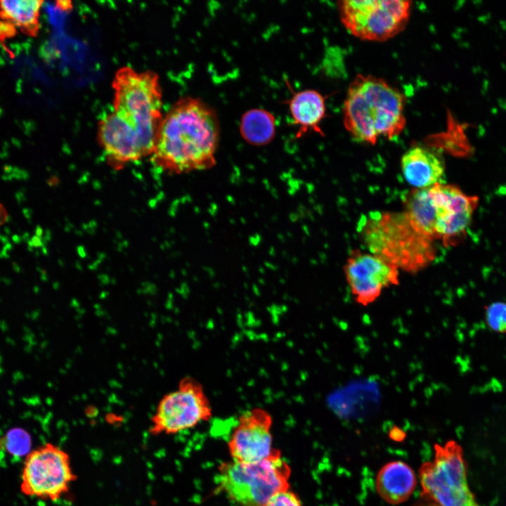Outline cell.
Masks as SVG:
<instances>
[{"label": "cell", "instance_id": "1", "mask_svg": "<svg viewBox=\"0 0 506 506\" xmlns=\"http://www.w3.org/2000/svg\"><path fill=\"white\" fill-rule=\"evenodd\" d=\"M220 124L214 109L198 98L183 97L163 116L153 162L175 174L204 170L216 164Z\"/></svg>", "mask_w": 506, "mask_h": 506}, {"label": "cell", "instance_id": "2", "mask_svg": "<svg viewBox=\"0 0 506 506\" xmlns=\"http://www.w3.org/2000/svg\"><path fill=\"white\" fill-rule=\"evenodd\" d=\"M406 98L385 79L357 74L350 83L343 105V124L356 141L375 145L380 137L398 136L405 129Z\"/></svg>", "mask_w": 506, "mask_h": 506}, {"label": "cell", "instance_id": "3", "mask_svg": "<svg viewBox=\"0 0 506 506\" xmlns=\"http://www.w3.org/2000/svg\"><path fill=\"white\" fill-rule=\"evenodd\" d=\"M404 203V212L417 231L448 246L465 234L478 198L455 186L437 183L410 191Z\"/></svg>", "mask_w": 506, "mask_h": 506}, {"label": "cell", "instance_id": "4", "mask_svg": "<svg viewBox=\"0 0 506 506\" xmlns=\"http://www.w3.org/2000/svg\"><path fill=\"white\" fill-rule=\"evenodd\" d=\"M358 231L371 254L409 273H417L435 257L433 240L420 233L403 212L363 215Z\"/></svg>", "mask_w": 506, "mask_h": 506}, {"label": "cell", "instance_id": "5", "mask_svg": "<svg viewBox=\"0 0 506 506\" xmlns=\"http://www.w3.org/2000/svg\"><path fill=\"white\" fill-rule=\"evenodd\" d=\"M113 111L152 155L162 122V90L159 77L150 70L129 66L118 69L112 79Z\"/></svg>", "mask_w": 506, "mask_h": 506}, {"label": "cell", "instance_id": "6", "mask_svg": "<svg viewBox=\"0 0 506 506\" xmlns=\"http://www.w3.org/2000/svg\"><path fill=\"white\" fill-rule=\"evenodd\" d=\"M291 468L280 450L254 462L234 460L218 467L216 484L240 506H262L275 494L290 489Z\"/></svg>", "mask_w": 506, "mask_h": 506}, {"label": "cell", "instance_id": "7", "mask_svg": "<svg viewBox=\"0 0 506 506\" xmlns=\"http://www.w3.org/2000/svg\"><path fill=\"white\" fill-rule=\"evenodd\" d=\"M434 450V460L419 470L422 496L438 506H481L469 486L461 446L448 441L436 444Z\"/></svg>", "mask_w": 506, "mask_h": 506}, {"label": "cell", "instance_id": "8", "mask_svg": "<svg viewBox=\"0 0 506 506\" xmlns=\"http://www.w3.org/2000/svg\"><path fill=\"white\" fill-rule=\"evenodd\" d=\"M337 6L341 22L350 34L361 40L384 41L405 29L412 1L342 0Z\"/></svg>", "mask_w": 506, "mask_h": 506}, {"label": "cell", "instance_id": "9", "mask_svg": "<svg viewBox=\"0 0 506 506\" xmlns=\"http://www.w3.org/2000/svg\"><path fill=\"white\" fill-rule=\"evenodd\" d=\"M77 479L70 455L46 443L25 458L20 490L26 496L56 502L69 493Z\"/></svg>", "mask_w": 506, "mask_h": 506}, {"label": "cell", "instance_id": "10", "mask_svg": "<svg viewBox=\"0 0 506 506\" xmlns=\"http://www.w3.org/2000/svg\"><path fill=\"white\" fill-rule=\"evenodd\" d=\"M213 410L203 385L192 377L182 378L164 394L152 415V436L174 435L195 427L212 417Z\"/></svg>", "mask_w": 506, "mask_h": 506}, {"label": "cell", "instance_id": "11", "mask_svg": "<svg viewBox=\"0 0 506 506\" xmlns=\"http://www.w3.org/2000/svg\"><path fill=\"white\" fill-rule=\"evenodd\" d=\"M273 417L256 407L244 412L231 433L228 447L232 460L254 462L268 458L278 449L273 447Z\"/></svg>", "mask_w": 506, "mask_h": 506}, {"label": "cell", "instance_id": "12", "mask_svg": "<svg viewBox=\"0 0 506 506\" xmlns=\"http://www.w3.org/2000/svg\"><path fill=\"white\" fill-rule=\"evenodd\" d=\"M346 281L356 301L366 306L377 300L382 291L398 284V268L379 257L354 252L344 267Z\"/></svg>", "mask_w": 506, "mask_h": 506}, {"label": "cell", "instance_id": "13", "mask_svg": "<svg viewBox=\"0 0 506 506\" xmlns=\"http://www.w3.org/2000/svg\"><path fill=\"white\" fill-rule=\"evenodd\" d=\"M292 93L283 103L288 105L293 124L297 127L295 137L301 138L311 131L324 136L320 124L326 117L325 97L315 89Z\"/></svg>", "mask_w": 506, "mask_h": 506}, {"label": "cell", "instance_id": "14", "mask_svg": "<svg viewBox=\"0 0 506 506\" xmlns=\"http://www.w3.org/2000/svg\"><path fill=\"white\" fill-rule=\"evenodd\" d=\"M401 166L406 181L416 188L440 183L445 170L442 158L422 146L413 147L406 151L401 157Z\"/></svg>", "mask_w": 506, "mask_h": 506}, {"label": "cell", "instance_id": "15", "mask_svg": "<svg viewBox=\"0 0 506 506\" xmlns=\"http://www.w3.org/2000/svg\"><path fill=\"white\" fill-rule=\"evenodd\" d=\"M417 484L413 469L401 460L385 464L376 477L378 495L391 505L404 502L413 494Z\"/></svg>", "mask_w": 506, "mask_h": 506}, {"label": "cell", "instance_id": "16", "mask_svg": "<svg viewBox=\"0 0 506 506\" xmlns=\"http://www.w3.org/2000/svg\"><path fill=\"white\" fill-rule=\"evenodd\" d=\"M239 130L242 138L249 144L254 146L266 145L275 136V117L266 109H250L242 115Z\"/></svg>", "mask_w": 506, "mask_h": 506}, {"label": "cell", "instance_id": "17", "mask_svg": "<svg viewBox=\"0 0 506 506\" xmlns=\"http://www.w3.org/2000/svg\"><path fill=\"white\" fill-rule=\"evenodd\" d=\"M44 2L36 0H5L0 1V13L13 25L34 31L39 25Z\"/></svg>", "mask_w": 506, "mask_h": 506}, {"label": "cell", "instance_id": "18", "mask_svg": "<svg viewBox=\"0 0 506 506\" xmlns=\"http://www.w3.org/2000/svg\"><path fill=\"white\" fill-rule=\"evenodd\" d=\"M32 439L24 429L14 427L0 437V450H4L10 455L25 458L30 453Z\"/></svg>", "mask_w": 506, "mask_h": 506}, {"label": "cell", "instance_id": "19", "mask_svg": "<svg viewBox=\"0 0 506 506\" xmlns=\"http://www.w3.org/2000/svg\"><path fill=\"white\" fill-rule=\"evenodd\" d=\"M485 319L488 326L494 332H506V303L495 301L485 308Z\"/></svg>", "mask_w": 506, "mask_h": 506}, {"label": "cell", "instance_id": "20", "mask_svg": "<svg viewBox=\"0 0 506 506\" xmlns=\"http://www.w3.org/2000/svg\"><path fill=\"white\" fill-rule=\"evenodd\" d=\"M262 506H303V504L297 495L289 489L275 494Z\"/></svg>", "mask_w": 506, "mask_h": 506}, {"label": "cell", "instance_id": "21", "mask_svg": "<svg viewBox=\"0 0 506 506\" xmlns=\"http://www.w3.org/2000/svg\"><path fill=\"white\" fill-rule=\"evenodd\" d=\"M8 219V213L5 207L0 203V226L4 225Z\"/></svg>", "mask_w": 506, "mask_h": 506}, {"label": "cell", "instance_id": "22", "mask_svg": "<svg viewBox=\"0 0 506 506\" xmlns=\"http://www.w3.org/2000/svg\"><path fill=\"white\" fill-rule=\"evenodd\" d=\"M416 506H437V505L432 502H429L427 503H423V504L417 505Z\"/></svg>", "mask_w": 506, "mask_h": 506}]
</instances>
